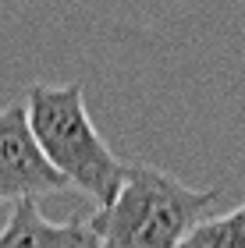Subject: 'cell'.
I'll return each instance as SVG.
<instances>
[{"label":"cell","mask_w":245,"mask_h":248,"mask_svg":"<svg viewBox=\"0 0 245 248\" xmlns=\"http://www.w3.org/2000/svg\"><path fill=\"white\" fill-rule=\"evenodd\" d=\"M213 202L217 188H192L160 167L128 163L121 188L89 217V227L103 248H181Z\"/></svg>","instance_id":"obj_1"},{"label":"cell","mask_w":245,"mask_h":248,"mask_svg":"<svg viewBox=\"0 0 245 248\" xmlns=\"http://www.w3.org/2000/svg\"><path fill=\"white\" fill-rule=\"evenodd\" d=\"M64 177L47 163L25 121V103L0 107V202H36L39 195L64 191Z\"/></svg>","instance_id":"obj_3"},{"label":"cell","mask_w":245,"mask_h":248,"mask_svg":"<svg viewBox=\"0 0 245 248\" xmlns=\"http://www.w3.org/2000/svg\"><path fill=\"white\" fill-rule=\"evenodd\" d=\"M21 103H25V121L39 153L64 177V185L96 199V206H107L114 199V191L121 188L128 163H121L103 142V135L96 131L82 85L39 82V85H29Z\"/></svg>","instance_id":"obj_2"},{"label":"cell","mask_w":245,"mask_h":248,"mask_svg":"<svg viewBox=\"0 0 245 248\" xmlns=\"http://www.w3.org/2000/svg\"><path fill=\"white\" fill-rule=\"evenodd\" d=\"M0 248H103L89 220L71 217L53 223L39 213V202H15L0 227Z\"/></svg>","instance_id":"obj_4"},{"label":"cell","mask_w":245,"mask_h":248,"mask_svg":"<svg viewBox=\"0 0 245 248\" xmlns=\"http://www.w3.org/2000/svg\"><path fill=\"white\" fill-rule=\"evenodd\" d=\"M181 248H245V202L231 213L206 217L188 231Z\"/></svg>","instance_id":"obj_5"}]
</instances>
